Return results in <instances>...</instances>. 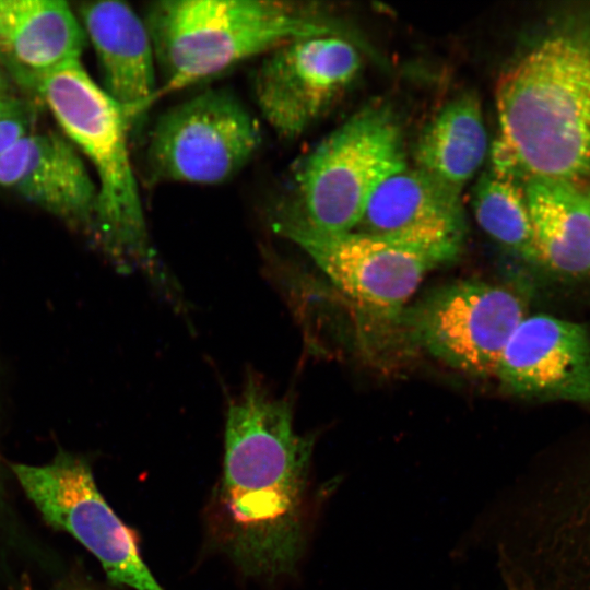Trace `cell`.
<instances>
[{
	"mask_svg": "<svg viewBox=\"0 0 590 590\" xmlns=\"http://www.w3.org/2000/svg\"><path fill=\"white\" fill-rule=\"evenodd\" d=\"M495 376L517 396L590 409V331L564 318L528 315L508 340Z\"/></svg>",
	"mask_w": 590,
	"mask_h": 590,
	"instance_id": "12",
	"label": "cell"
},
{
	"mask_svg": "<svg viewBox=\"0 0 590 590\" xmlns=\"http://www.w3.org/2000/svg\"><path fill=\"white\" fill-rule=\"evenodd\" d=\"M312 448L294 428L290 400L248 375L228 403L217 496L221 541L244 574L273 579L295 569Z\"/></svg>",
	"mask_w": 590,
	"mask_h": 590,
	"instance_id": "1",
	"label": "cell"
},
{
	"mask_svg": "<svg viewBox=\"0 0 590 590\" xmlns=\"http://www.w3.org/2000/svg\"><path fill=\"white\" fill-rule=\"evenodd\" d=\"M492 168L523 186L590 175V20L559 24L504 71Z\"/></svg>",
	"mask_w": 590,
	"mask_h": 590,
	"instance_id": "2",
	"label": "cell"
},
{
	"mask_svg": "<svg viewBox=\"0 0 590 590\" xmlns=\"http://www.w3.org/2000/svg\"><path fill=\"white\" fill-rule=\"evenodd\" d=\"M86 35L62 0H0V63L33 90L46 75L81 61Z\"/></svg>",
	"mask_w": 590,
	"mask_h": 590,
	"instance_id": "15",
	"label": "cell"
},
{
	"mask_svg": "<svg viewBox=\"0 0 590 590\" xmlns=\"http://www.w3.org/2000/svg\"><path fill=\"white\" fill-rule=\"evenodd\" d=\"M538 264L565 278L590 274V199L573 181L523 184Z\"/></svg>",
	"mask_w": 590,
	"mask_h": 590,
	"instance_id": "16",
	"label": "cell"
},
{
	"mask_svg": "<svg viewBox=\"0 0 590 590\" xmlns=\"http://www.w3.org/2000/svg\"><path fill=\"white\" fill-rule=\"evenodd\" d=\"M63 590H93V589H86V588H72V589H63Z\"/></svg>",
	"mask_w": 590,
	"mask_h": 590,
	"instance_id": "22",
	"label": "cell"
},
{
	"mask_svg": "<svg viewBox=\"0 0 590 590\" xmlns=\"http://www.w3.org/2000/svg\"><path fill=\"white\" fill-rule=\"evenodd\" d=\"M80 19L98 61L102 87L130 127L157 101L156 58L150 32L123 1L85 2Z\"/></svg>",
	"mask_w": 590,
	"mask_h": 590,
	"instance_id": "14",
	"label": "cell"
},
{
	"mask_svg": "<svg viewBox=\"0 0 590 590\" xmlns=\"http://www.w3.org/2000/svg\"><path fill=\"white\" fill-rule=\"evenodd\" d=\"M405 166L392 110L366 106L297 163L288 192L271 211V227L285 238L353 231L376 188Z\"/></svg>",
	"mask_w": 590,
	"mask_h": 590,
	"instance_id": "5",
	"label": "cell"
},
{
	"mask_svg": "<svg viewBox=\"0 0 590 590\" xmlns=\"http://www.w3.org/2000/svg\"><path fill=\"white\" fill-rule=\"evenodd\" d=\"M5 492L2 481V472H1V461H0V511L4 508L5 505Z\"/></svg>",
	"mask_w": 590,
	"mask_h": 590,
	"instance_id": "21",
	"label": "cell"
},
{
	"mask_svg": "<svg viewBox=\"0 0 590 590\" xmlns=\"http://www.w3.org/2000/svg\"><path fill=\"white\" fill-rule=\"evenodd\" d=\"M287 239L357 305L385 315L399 311L436 267L410 249L356 231L303 232Z\"/></svg>",
	"mask_w": 590,
	"mask_h": 590,
	"instance_id": "11",
	"label": "cell"
},
{
	"mask_svg": "<svg viewBox=\"0 0 590 590\" xmlns=\"http://www.w3.org/2000/svg\"><path fill=\"white\" fill-rule=\"evenodd\" d=\"M8 79L9 76L0 63V94L9 93L10 83Z\"/></svg>",
	"mask_w": 590,
	"mask_h": 590,
	"instance_id": "20",
	"label": "cell"
},
{
	"mask_svg": "<svg viewBox=\"0 0 590 590\" xmlns=\"http://www.w3.org/2000/svg\"><path fill=\"white\" fill-rule=\"evenodd\" d=\"M487 146L480 101L467 92L447 103L422 132L416 168L460 194L482 165Z\"/></svg>",
	"mask_w": 590,
	"mask_h": 590,
	"instance_id": "17",
	"label": "cell"
},
{
	"mask_svg": "<svg viewBox=\"0 0 590 590\" xmlns=\"http://www.w3.org/2000/svg\"><path fill=\"white\" fill-rule=\"evenodd\" d=\"M528 316L514 288L485 281L441 287L413 310L411 331L433 356L477 377L495 376L503 351Z\"/></svg>",
	"mask_w": 590,
	"mask_h": 590,
	"instance_id": "8",
	"label": "cell"
},
{
	"mask_svg": "<svg viewBox=\"0 0 590 590\" xmlns=\"http://www.w3.org/2000/svg\"><path fill=\"white\" fill-rule=\"evenodd\" d=\"M356 48L337 33L288 40L266 54L253 75L257 106L282 139L302 134L356 79Z\"/></svg>",
	"mask_w": 590,
	"mask_h": 590,
	"instance_id": "9",
	"label": "cell"
},
{
	"mask_svg": "<svg viewBox=\"0 0 590 590\" xmlns=\"http://www.w3.org/2000/svg\"><path fill=\"white\" fill-rule=\"evenodd\" d=\"M32 91L97 175L96 243L125 271L152 270L155 252L128 146L131 127L122 109L81 61L46 75Z\"/></svg>",
	"mask_w": 590,
	"mask_h": 590,
	"instance_id": "4",
	"label": "cell"
},
{
	"mask_svg": "<svg viewBox=\"0 0 590 590\" xmlns=\"http://www.w3.org/2000/svg\"><path fill=\"white\" fill-rule=\"evenodd\" d=\"M465 229L460 194L421 169L405 166L376 188L353 231L410 249L439 266L460 253Z\"/></svg>",
	"mask_w": 590,
	"mask_h": 590,
	"instance_id": "10",
	"label": "cell"
},
{
	"mask_svg": "<svg viewBox=\"0 0 590 590\" xmlns=\"http://www.w3.org/2000/svg\"><path fill=\"white\" fill-rule=\"evenodd\" d=\"M261 128L232 93L211 90L170 108L154 125L146 148L155 181L217 184L259 150Z\"/></svg>",
	"mask_w": 590,
	"mask_h": 590,
	"instance_id": "7",
	"label": "cell"
},
{
	"mask_svg": "<svg viewBox=\"0 0 590 590\" xmlns=\"http://www.w3.org/2000/svg\"><path fill=\"white\" fill-rule=\"evenodd\" d=\"M11 471L45 521L92 553L111 582L163 590L143 562L137 535L108 505L84 459L61 451L46 464L14 463Z\"/></svg>",
	"mask_w": 590,
	"mask_h": 590,
	"instance_id": "6",
	"label": "cell"
},
{
	"mask_svg": "<svg viewBox=\"0 0 590 590\" xmlns=\"http://www.w3.org/2000/svg\"><path fill=\"white\" fill-rule=\"evenodd\" d=\"M36 113L28 102L0 94V155L35 131Z\"/></svg>",
	"mask_w": 590,
	"mask_h": 590,
	"instance_id": "19",
	"label": "cell"
},
{
	"mask_svg": "<svg viewBox=\"0 0 590 590\" xmlns=\"http://www.w3.org/2000/svg\"><path fill=\"white\" fill-rule=\"evenodd\" d=\"M472 205L480 227L517 257L538 264L523 186L493 168L482 174Z\"/></svg>",
	"mask_w": 590,
	"mask_h": 590,
	"instance_id": "18",
	"label": "cell"
},
{
	"mask_svg": "<svg viewBox=\"0 0 590 590\" xmlns=\"http://www.w3.org/2000/svg\"><path fill=\"white\" fill-rule=\"evenodd\" d=\"M162 75L157 98L299 37L335 33L311 9L270 0H161L143 17Z\"/></svg>",
	"mask_w": 590,
	"mask_h": 590,
	"instance_id": "3",
	"label": "cell"
},
{
	"mask_svg": "<svg viewBox=\"0 0 590 590\" xmlns=\"http://www.w3.org/2000/svg\"><path fill=\"white\" fill-rule=\"evenodd\" d=\"M587 193H588V197H589V199H590V189L587 191Z\"/></svg>",
	"mask_w": 590,
	"mask_h": 590,
	"instance_id": "23",
	"label": "cell"
},
{
	"mask_svg": "<svg viewBox=\"0 0 590 590\" xmlns=\"http://www.w3.org/2000/svg\"><path fill=\"white\" fill-rule=\"evenodd\" d=\"M0 188L94 235L97 186L64 135L34 131L0 155Z\"/></svg>",
	"mask_w": 590,
	"mask_h": 590,
	"instance_id": "13",
	"label": "cell"
}]
</instances>
